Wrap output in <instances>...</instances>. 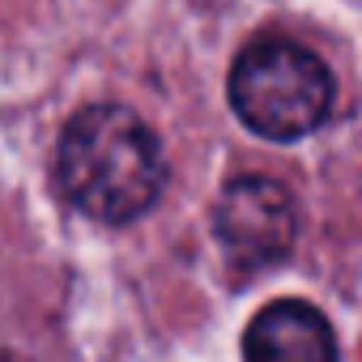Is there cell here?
<instances>
[{
  "label": "cell",
  "mask_w": 362,
  "mask_h": 362,
  "mask_svg": "<svg viewBox=\"0 0 362 362\" xmlns=\"http://www.w3.org/2000/svg\"><path fill=\"white\" fill-rule=\"evenodd\" d=\"M56 175L64 197L81 214L119 226L141 218L158 201L166 162L158 136L136 111L119 103H94L64 124Z\"/></svg>",
  "instance_id": "1"
},
{
  "label": "cell",
  "mask_w": 362,
  "mask_h": 362,
  "mask_svg": "<svg viewBox=\"0 0 362 362\" xmlns=\"http://www.w3.org/2000/svg\"><path fill=\"white\" fill-rule=\"evenodd\" d=\"M230 107L235 115L269 141L311 136L332 111V73L328 64L290 39H256L235 56L230 69Z\"/></svg>",
  "instance_id": "2"
},
{
  "label": "cell",
  "mask_w": 362,
  "mask_h": 362,
  "mask_svg": "<svg viewBox=\"0 0 362 362\" xmlns=\"http://www.w3.org/2000/svg\"><path fill=\"white\" fill-rule=\"evenodd\" d=\"M298 214L290 192L277 179L243 175L230 179L214 205V239L239 277H256L273 264H281L294 247Z\"/></svg>",
  "instance_id": "3"
},
{
  "label": "cell",
  "mask_w": 362,
  "mask_h": 362,
  "mask_svg": "<svg viewBox=\"0 0 362 362\" xmlns=\"http://www.w3.org/2000/svg\"><path fill=\"white\" fill-rule=\"evenodd\" d=\"M243 362H337L332 324L303 298H277L252 315L243 332Z\"/></svg>",
  "instance_id": "4"
}]
</instances>
